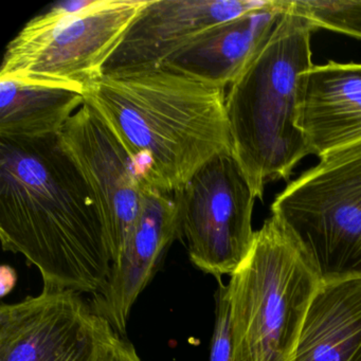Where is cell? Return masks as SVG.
I'll return each instance as SVG.
<instances>
[{
    "label": "cell",
    "instance_id": "obj_1",
    "mask_svg": "<svg viewBox=\"0 0 361 361\" xmlns=\"http://www.w3.org/2000/svg\"><path fill=\"white\" fill-rule=\"evenodd\" d=\"M0 240L39 269L43 288L94 295L106 284L109 233L59 135L0 138Z\"/></svg>",
    "mask_w": 361,
    "mask_h": 361
},
{
    "label": "cell",
    "instance_id": "obj_2",
    "mask_svg": "<svg viewBox=\"0 0 361 361\" xmlns=\"http://www.w3.org/2000/svg\"><path fill=\"white\" fill-rule=\"evenodd\" d=\"M226 96L225 88L164 65L104 73L84 92L141 178L169 194L213 158L233 153Z\"/></svg>",
    "mask_w": 361,
    "mask_h": 361
},
{
    "label": "cell",
    "instance_id": "obj_3",
    "mask_svg": "<svg viewBox=\"0 0 361 361\" xmlns=\"http://www.w3.org/2000/svg\"><path fill=\"white\" fill-rule=\"evenodd\" d=\"M314 30L290 0L266 45L226 96L234 156L259 200L268 183L288 179L310 155L297 126L298 94L304 75L314 66L310 39Z\"/></svg>",
    "mask_w": 361,
    "mask_h": 361
},
{
    "label": "cell",
    "instance_id": "obj_4",
    "mask_svg": "<svg viewBox=\"0 0 361 361\" xmlns=\"http://www.w3.org/2000/svg\"><path fill=\"white\" fill-rule=\"evenodd\" d=\"M321 283L280 221L266 219L227 285L231 361H293Z\"/></svg>",
    "mask_w": 361,
    "mask_h": 361
},
{
    "label": "cell",
    "instance_id": "obj_5",
    "mask_svg": "<svg viewBox=\"0 0 361 361\" xmlns=\"http://www.w3.org/2000/svg\"><path fill=\"white\" fill-rule=\"evenodd\" d=\"M147 0L56 4L32 18L8 44L0 79L85 92L104 75L109 59Z\"/></svg>",
    "mask_w": 361,
    "mask_h": 361
},
{
    "label": "cell",
    "instance_id": "obj_6",
    "mask_svg": "<svg viewBox=\"0 0 361 361\" xmlns=\"http://www.w3.org/2000/svg\"><path fill=\"white\" fill-rule=\"evenodd\" d=\"M321 282L361 278V141L331 152L271 204Z\"/></svg>",
    "mask_w": 361,
    "mask_h": 361
},
{
    "label": "cell",
    "instance_id": "obj_7",
    "mask_svg": "<svg viewBox=\"0 0 361 361\" xmlns=\"http://www.w3.org/2000/svg\"><path fill=\"white\" fill-rule=\"evenodd\" d=\"M181 238L200 271L231 276L255 243V191L233 153L207 162L178 193Z\"/></svg>",
    "mask_w": 361,
    "mask_h": 361
},
{
    "label": "cell",
    "instance_id": "obj_8",
    "mask_svg": "<svg viewBox=\"0 0 361 361\" xmlns=\"http://www.w3.org/2000/svg\"><path fill=\"white\" fill-rule=\"evenodd\" d=\"M121 337L75 291L43 288L0 307V361H114Z\"/></svg>",
    "mask_w": 361,
    "mask_h": 361
},
{
    "label": "cell",
    "instance_id": "obj_9",
    "mask_svg": "<svg viewBox=\"0 0 361 361\" xmlns=\"http://www.w3.org/2000/svg\"><path fill=\"white\" fill-rule=\"evenodd\" d=\"M59 140L92 192L115 262L140 212L145 181L117 137L86 103L65 124Z\"/></svg>",
    "mask_w": 361,
    "mask_h": 361
},
{
    "label": "cell",
    "instance_id": "obj_10",
    "mask_svg": "<svg viewBox=\"0 0 361 361\" xmlns=\"http://www.w3.org/2000/svg\"><path fill=\"white\" fill-rule=\"evenodd\" d=\"M267 0H147L104 73L164 66L204 33Z\"/></svg>",
    "mask_w": 361,
    "mask_h": 361
},
{
    "label": "cell",
    "instance_id": "obj_11",
    "mask_svg": "<svg viewBox=\"0 0 361 361\" xmlns=\"http://www.w3.org/2000/svg\"><path fill=\"white\" fill-rule=\"evenodd\" d=\"M181 238L175 194L145 183L136 223L113 265L106 284L90 300L97 314L124 337L133 306L153 280L171 245Z\"/></svg>",
    "mask_w": 361,
    "mask_h": 361
},
{
    "label": "cell",
    "instance_id": "obj_12",
    "mask_svg": "<svg viewBox=\"0 0 361 361\" xmlns=\"http://www.w3.org/2000/svg\"><path fill=\"white\" fill-rule=\"evenodd\" d=\"M297 126L319 158L361 141V64L314 65L300 85Z\"/></svg>",
    "mask_w": 361,
    "mask_h": 361
},
{
    "label": "cell",
    "instance_id": "obj_13",
    "mask_svg": "<svg viewBox=\"0 0 361 361\" xmlns=\"http://www.w3.org/2000/svg\"><path fill=\"white\" fill-rule=\"evenodd\" d=\"M289 6L290 0H267L262 7L211 29L164 66L226 88L266 45Z\"/></svg>",
    "mask_w": 361,
    "mask_h": 361
},
{
    "label": "cell",
    "instance_id": "obj_14",
    "mask_svg": "<svg viewBox=\"0 0 361 361\" xmlns=\"http://www.w3.org/2000/svg\"><path fill=\"white\" fill-rule=\"evenodd\" d=\"M361 350V278L321 283L293 361H352Z\"/></svg>",
    "mask_w": 361,
    "mask_h": 361
},
{
    "label": "cell",
    "instance_id": "obj_15",
    "mask_svg": "<svg viewBox=\"0 0 361 361\" xmlns=\"http://www.w3.org/2000/svg\"><path fill=\"white\" fill-rule=\"evenodd\" d=\"M84 103V92L75 88L0 79V138L58 136Z\"/></svg>",
    "mask_w": 361,
    "mask_h": 361
},
{
    "label": "cell",
    "instance_id": "obj_16",
    "mask_svg": "<svg viewBox=\"0 0 361 361\" xmlns=\"http://www.w3.org/2000/svg\"><path fill=\"white\" fill-rule=\"evenodd\" d=\"M293 7L317 29L361 39V0H291Z\"/></svg>",
    "mask_w": 361,
    "mask_h": 361
},
{
    "label": "cell",
    "instance_id": "obj_17",
    "mask_svg": "<svg viewBox=\"0 0 361 361\" xmlns=\"http://www.w3.org/2000/svg\"><path fill=\"white\" fill-rule=\"evenodd\" d=\"M215 293V322L211 340L209 361H231V329H230L228 287L221 279Z\"/></svg>",
    "mask_w": 361,
    "mask_h": 361
},
{
    "label": "cell",
    "instance_id": "obj_18",
    "mask_svg": "<svg viewBox=\"0 0 361 361\" xmlns=\"http://www.w3.org/2000/svg\"><path fill=\"white\" fill-rule=\"evenodd\" d=\"M114 361H143L135 346L124 337L120 338Z\"/></svg>",
    "mask_w": 361,
    "mask_h": 361
},
{
    "label": "cell",
    "instance_id": "obj_19",
    "mask_svg": "<svg viewBox=\"0 0 361 361\" xmlns=\"http://www.w3.org/2000/svg\"><path fill=\"white\" fill-rule=\"evenodd\" d=\"M352 361H361V350H359L358 354L355 356V358Z\"/></svg>",
    "mask_w": 361,
    "mask_h": 361
}]
</instances>
